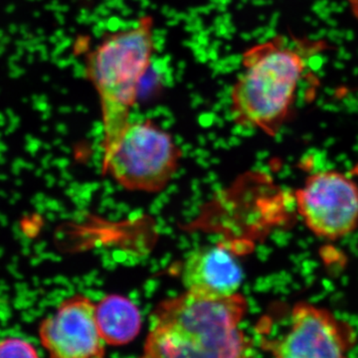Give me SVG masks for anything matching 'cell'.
I'll list each match as a JSON object with an SVG mask.
<instances>
[{
	"instance_id": "obj_1",
	"label": "cell",
	"mask_w": 358,
	"mask_h": 358,
	"mask_svg": "<svg viewBox=\"0 0 358 358\" xmlns=\"http://www.w3.org/2000/svg\"><path fill=\"white\" fill-rule=\"evenodd\" d=\"M247 310L240 293L207 299L185 291L160 301L150 315L143 357H248L252 343L240 327Z\"/></svg>"
},
{
	"instance_id": "obj_2",
	"label": "cell",
	"mask_w": 358,
	"mask_h": 358,
	"mask_svg": "<svg viewBox=\"0 0 358 358\" xmlns=\"http://www.w3.org/2000/svg\"><path fill=\"white\" fill-rule=\"evenodd\" d=\"M154 28V17L143 16L134 27L108 35L87 55L85 73L100 101L103 152L131 122L141 81L152 64Z\"/></svg>"
},
{
	"instance_id": "obj_3",
	"label": "cell",
	"mask_w": 358,
	"mask_h": 358,
	"mask_svg": "<svg viewBox=\"0 0 358 358\" xmlns=\"http://www.w3.org/2000/svg\"><path fill=\"white\" fill-rule=\"evenodd\" d=\"M243 67L231 92L233 120L274 136L293 105L303 59L294 51L268 42L244 54Z\"/></svg>"
},
{
	"instance_id": "obj_4",
	"label": "cell",
	"mask_w": 358,
	"mask_h": 358,
	"mask_svg": "<svg viewBox=\"0 0 358 358\" xmlns=\"http://www.w3.org/2000/svg\"><path fill=\"white\" fill-rule=\"evenodd\" d=\"M182 150L152 119L131 122L103 152L102 171L129 192L164 190L178 171Z\"/></svg>"
},
{
	"instance_id": "obj_5",
	"label": "cell",
	"mask_w": 358,
	"mask_h": 358,
	"mask_svg": "<svg viewBox=\"0 0 358 358\" xmlns=\"http://www.w3.org/2000/svg\"><path fill=\"white\" fill-rule=\"evenodd\" d=\"M357 343L352 324L327 308L300 301L292 310L287 333L264 341V350L280 358L343 357Z\"/></svg>"
},
{
	"instance_id": "obj_6",
	"label": "cell",
	"mask_w": 358,
	"mask_h": 358,
	"mask_svg": "<svg viewBox=\"0 0 358 358\" xmlns=\"http://www.w3.org/2000/svg\"><path fill=\"white\" fill-rule=\"evenodd\" d=\"M296 203L308 229L322 239L334 241L358 227V185L338 171L308 176L296 192Z\"/></svg>"
},
{
	"instance_id": "obj_7",
	"label": "cell",
	"mask_w": 358,
	"mask_h": 358,
	"mask_svg": "<svg viewBox=\"0 0 358 358\" xmlns=\"http://www.w3.org/2000/svg\"><path fill=\"white\" fill-rule=\"evenodd\" d=\"M42 345L56 358H102L106 343L99 331L96 305L88 296L75 294L39 327Z\"/></svg>"
},
{
	"instance_id": "obj_8",
	"label": "cell",
	"mask_w": 358,
	"mask_h": 358,
	"mask_svg": "<svg viewBox=\"0 0 358 358\" xmlns=\"http://www.w3.org/2000/svg\"><path fill=\"white\" fill-rule=\"evenodd\" d=\"M181 280L185 291L207 299L239 293L243 270L236 257L223 244L193 250L185 260Z\"/></svg>"
},
{
	"instance_id": "obj_9",
	"label": "cell",
	"mask_w": 358,
	"mask_h": 358,
	"mask_svg": "<svg viewBox=\"0 0 358 358\" xmlns=\"http://www.w3.org/2000/svg\"><path fill=\"white\" fill-rule=\"evenodd\" d=\"M96 320L106 345L113 346L131 343L143 326L140 310L122 294H108L99 301Z\"/></svg>"
},
{
	"instance_id": "obj_10",
	"label": "cell",
	"mask_w": 358,
	"mask_h": 358,
	"mask_svg": "<svg viewBox=\"0 0 358 358\" xmlns=\"http://www.w3.org/2000/svg\"><path fill=\"white\" fill-rule=\"evenodd\" d=\"M38 357L36 348L23 339L10 338L0 341V358Z\"/></svg>"
}]
</instances>
